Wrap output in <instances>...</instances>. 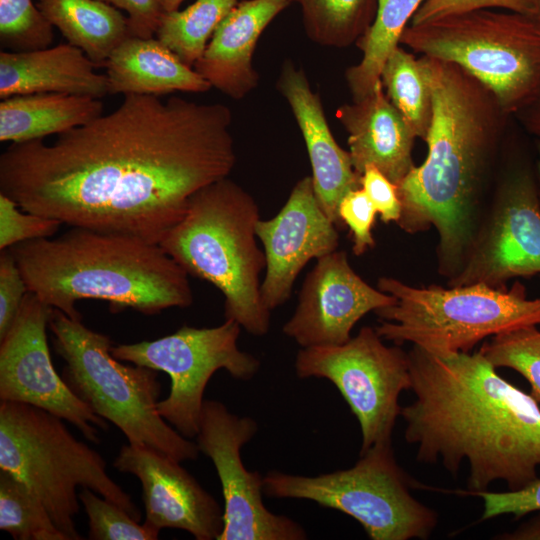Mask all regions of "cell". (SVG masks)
<instances>
[{"label":"cell","mask_w":540,"mask_h":540,"mask_svg":"<svg viewBox=\"0 0 540 540\" xmlns=\"http://www.w3.org/2000/svg\"><path fill=\"white\" fill-rule=\"evenodd\" d=\"M394 302V296L354 271L345 251L335 250L317 259L306 275L296 309L282 331L301 348L341 345L364 315Z\"/></svg>","instance_id":"16"},{"label":"cell","mask_w":540,"mask_h":540,"mask_svg":"<svg viewBox=\"0 0 540 540\" xmlns=\"http://www.w3.org/2000/svg\"><path fill=\"white\" fill-rule=\"evenodd\" d=\"M520 114L526 129L540 140V96Z\"/></svg>","instance_id":"42"},{"label":"cell","mask_w":540,"mask_h":540,"mask_svg":"<svg viewBox=\"0 0 540 540\" xmlns=\"http://www.w3.org/2000/svg\"><path fill=\"white\" fill-rule=\"evenodd\" d=\"M537 151H538V160H537V171L536 174V180H537V186H538V193L540 198V140L537 142Z\"/></svg>","instance_id":"44"},{"label":"cell","mask_w":540,"mask_h":540,"mask_svg":"<svg viewBox=\"0 0 540 540\" xmlns=\"http://www.w3.org/2000/svg\"><path fill=\"white\" fill-rule=\"evenodd\" d=\"M185 0H159L163 12L178 10Z\"/></svg>","instance_id":"43"},{"label":"cell","mask_w":540,"mask_h":540,"mask_svg":"<svg viewBox=\"0 0 540 540\" xmlns=\"http://www.w3.org/2000/svg\"><path fill=\"white\" fill-rule=\"evenodd\" d=\"M380 81L416 137L425 140L432 117V100L420 59L398 46L386 60Z\"/></svg>","instance_id":"29"},{"label":"cell","mask_w":540,"mask_h":540,"mask_svg":"<svg viewBox=\"0 0 540 540\" xmlns=\"http://www.w3.org/2000/svg\"><path fill=\"white\" fill-rule=\"evenodd\" d=\"M0 529L16 540H68L41 498L4 469H0Z\"/></svg>","instance_id":"30"},{"label":"cell","mask_w":540,"mask_h":540,"mask_svg":"<svg viewBox=\"0 0 540 540\" xmlns=\"http://www.w3.org/2000/svg\"><path fill=\"white\" fill-rule=\"evenodd\" d=\"M415 400L401 408L405 439L418 461L441 463L454 476L469 464L468 491L502 480L509 490L538 478L540 407L502 378L478 351L435 355L407 352Z\"/></svg>","instance_id":"2"},{"label":"cell","mask_w":540,"mask_h":540,"mask_svg":"<svg viewBox=\"0 0 540 540\" xmlns=\"http://www.w3.org/2000/svg\"><path fill=\"white\" fill-rule=\"evenodd\" d=\"M104 66L112 95L162 96L178 91L204 93L212 88L156 37H127Z\"/></svg>","instance_id":"23"},{"label":"cell","mask_w":540,"mask_h":540,"mask_svg":"<svg viewBox=\"0 0 540 540\" xmlns=\"http://www.w3.org/2000/svg\"><path fill=\"white\" fill-rule=\"evenodd\" d=\"M53 308L28 292L0 340V400L42 408L75 426L90 442H100L109 426L66 385L52 363L46 329Z\"/></svg>","instance_id":"15"},{"label":"cell","mask_w":540,"mask_h":540,"mask_svg":"<svg viewBox=\"0 0 540 540\" xmlns=\"http://www.w3.org/2000/svg\"><path fill=\"white\" fill-rule=\"evenodd\" d=\"M276 87L286 99L303 136L312 168L316 198L331 221L340 228L342 198L361 188L349 151L341 148L328 125L321 99L311 88L305 71L291 60L284 61Z\"/></svg>","instance_id":"19"},{"label":"cell","mask_w":540,"mask_h":540,"mask_svg":"<svg viewBox=\"0 0 540 540\" xmlns=\"http://www.w3.org/2000/svg\"><path fill=\"white\" fill-rule=\"evenodd\" d=\"M495 368H510L530 384V395L540 403V329L522 327L492 336L480 350Z\"/></svg>","instance_id":"31"},{"label":"cell","mask_w":540,"mask_h":540,"mask_svg":"<svg viewBox=\"0 0 540 540\" xmlns=\"http://www.w3.org/2000/svg\"><path fill=\"white\" fill-rule=\"evenodd\" d=\"M0 469L25 482L42 500L68 540H80L74 517L80 511L77 487L89 488L133 519L141 512L107 473L97 451L77 440L63 419L36 406L0 400Z\"/></svg>","instance_id":"7"},{"label":"cell","mask_w":540,"mask_h":540,"mask_svg":"<svg viewBox=\"0 0 540 540\" xmlns=\"http://www.w3.org/2000/svg\"><path fill=\"white\" fill-rule=\"evenodd\" d=\"M25 279L10 249L0 255V340L13 325L26 294Z\"/></svg>","instance_id":"38"},{"label":"cell","mask_w":540,"mask_h":540,"mask_svg":"<svg viewBox=\"0 0 540 540\" xmlns=\"http://www.w3.org/2000/svg\"><path fill=\"white\" fill-rule=\"evenodd\" d=\"M501 538L509 540H540V514Z\"/></svg>","instance_id":"41"},{"label":"cell","mask_w":540,"mask_h":540,"mask_svg":"<svg viewBox=\"0 0 540 540\" xmlns=\"http://www.w3.org/2000/svg\"><path fill=\"white\" fill-rule=\"evenodd\" d=\"M482 498L484 509L480 520L512 514L519 519L531 512H540V478L517 490L505 492L479 491L466 493Z\"/></svg>","instance_id":"37"},{"label":"cell","mask_w":540,"mask_h":540,"mask_svg":"<svg viewBox=\"0 0 540 540\" xmlns=\"http://www.w3.org/2000/svg\"><path fill=\"white\" fill-rule=\"evenodd\" d=\"M534 5H535V8H536V12H537V18L540 19V0H532Z\"/></svg>","instance_id":"45"},{"label":"cell","mask_w":540,"mask_h":540,"mask_svg":"<svg viewBox=\"0 0 540 540\" xmlns=\"http://www.w3.org/2000/svg\"><path fill=\"white\" fill-rule=\"evenodd\" d=\"M49 328L55 352L65 362L62 379L95 414L117 426L130 444L147 446L179 462L197 459V443L173 429L157 411L159 371L122 364L111 354L107 335L58 309L53 308Z\"/></svg>","instance_id":"6"},{"label":"cell","mask_w":540,"mask_h":540,"mask_svg":"<svg viewBox=\"0 0 540 540\" xmlns=\"http://www.w3.org/2000/svg\"><path fill=\"white\" fill-rule=\"evenodd\" d=\"M126 12L131 36H155L163 13L159 0H100Z\"/></svg>","instance_id":"40"},{"label":"cell","mask_w":540,"mask_h":540,"mask_svg":"<svg viewBox=\"0 0 540 540\" xmlns=\"http://www.w3.org/2000/svg\"><path fill=\"white\" fill-rule=\"evenodd\" d=\"M249 416L232 413L222 402L205 399L197 445L219 477L224 499V526L217 540H303L307 534L291 518L269 511L263 503V477L248 471L241 448L257 433Z\"/></svg>","instance_id":"13"},{"label":"cell","mask_w":540,"mask_h":540,"mask_svg":"<svg viewBox=\"0 0 540 540\" xmlns=\"http://www.w3.org/2000/svg\"><path fill=\"white\" fill-rule=\"evenodd\" d=\"M377 288L395 297L375 311L374 328L382 339L399 346L409 342L435 355L470 352L484 338L540 325V297L528 299L519 281L510 289L483 283L414 287L384 276Z\"/></svg>","instance_id":"8"},{"label":"cell","mask_w":540,"mask_h":540,"mask_svg":"<svg viewBox=\"0 0 540 540\" xmlns=\"http://www.w3.org/2000/svg\"><path fill=\"white\" fill-rule=\"evenodd\" d=\"M377 211L362 188L349 191L340 201L338 215L352 235V250L356 256L375 246L372 228Z\"/></svg>","instance_id":"35"},{"label":"cell","mask_w":540,"mask_h":540,"mask_svg":"<svg viewBox=\"0 0 540 540\" xmlns=\"http://www.w3.org/2000/svg\"><path fill=\"white\" fill-rule=\"evenodd\" d=\"M37 7L67 42L97 66L131 36L127 15L100 0H38Z\"/></svg>","instance_id":"25"},{"label":"cell","mask_w":540,"mask_h":540,"mask_svg":"<svg viewBox=\"0 0 540 540\" xmlns=\"http://www.w3.org/2000/svg\"><path fill=\"white\" fill-rule=\"evenodd\" d=\"M425 0H378L375 17L356 41L362 51L360 62L349 67L345 79L353 101L362 99L380 81L383 66L399 46L400 39L415 12Z\"/></svg>","instance_id":"26"},{"label":"cell","mask_w":540,"mask_h":540,"mask_svg":"<svg viewBox=\"0 0 540 540\" xmlns=\"http://www.w3.org/2000/svg\"><path fill=\"white\" fill-rule=\"evenodd\" d=\"M410 484L395 460L392 443H379L360 453L349 469L314 477L270 471L263 477V492L343 512L372 540L426 539L437 524V514L412 496Z\"/></svg>","instance_id":"10"},{"label":"cell","mask_w":540,"mask_h":540,"mask_svg":"<svg viewBox=\"0 0 540 540\" xmlns=\"http://www.w3.org/2000/svg\"><path fill=\"white\" fill-rule=\"evenodd\" d=\"M62 225L58 220L22 210L0 193V249L27 241L52 237Z\"/></svg>","instance_id":"34"},{"label":"cell","mask_w":540,"mask_h":540,"mask_svg":"<svg viewBox=\"0 0 540 540\" xmlns=\"http://www.w3.org/2000/svg\"><path fill=\"white\" fill-rule=\"evenodd\" d=\"M289 0H242L223 18L193 68L211 87L241 100L259 83L253 66L257 41Z\"/></svg>","instance_id":"20"},{"label":"cell","mask_w":540,"mask_h":540,"mask_svg":"<svg viewBox=\"0 0 540 540\" xmlns=\"http://www.w3.org/2000/svg\"><path fill=\"white\" fill-rule=\"evenodd\" d=\"M259 219L253 196L225 177L194 193L159 243L188 275L215 286L224 296L225 319L254 336L267 334L271 320L260 294L266 258L256 241Z\"/></svg>","instance_id":"5"},{"label":"cell","mask_w":540,"mask_h":540,"mask_svg":"<svg viewBox=\"0 0 540 540\" xmlns=\"http://www.w3.org/2000/svg\"><path fill=\"white\" fill-rule=\"evenodd\" d=\"M9 249L28 290L72 319L81 320L82 299L145 315L193 302L188 273L159 244L137 237L71 227Z\"/></svg>","instance_id":"4"},{"label":"cell","mask_w":540,"mask_h":540,"mask_svg":"<svg viewBox=\"0 0 540 540\" xmlns=\"http://www.w3.org/2000/svg\"><path fill=\"white\" fill-rule=\"evenodd\" d=\"M239 0H196L183 10L163 12L155 37L192 67L223 18Z\"/></svg>","instance_id":"27"},{"label":"cell","mask_w":540,"mask_h":540,"mask_svg":"<svg viewBox=\"0 0 540 540\" xmlns=\"http://www.w3.org/2000/svg\"><path fill=\"white\" fill-rule=\"evenodd\" d=\"M360 183L380 215V219L384 223H397L401 216L397 185L374 165H368L364 169Z\"/></svg>","instance_id":"39"},{"label":"cell","mask_w":540,"mask_h":540,"mask_svg":"<svg viewBox=\"0 0 540 540\" xmlns=\"http://www.w3.org/2000/svg\"><path fill=\"white\" fill-rule=\"evenodd\" d=\"M493 8L537 17L532 0H425L413 15L411 24L418 25L451 15Z\"/></svg>","instance_id":"36"},{"label":"cell","mask_w":540,"mask_h":540,"mask_svg":"<svg viewBox=\"0 0 540 540\" xmlns=\"http://www.w3.org/2000/svg\"><path fill=\"white\" fill-rule=\"evenodd\" d=\"M432 117L427 156L397 184L407 233L435 228L441 273L461 268L476 230L479 185L487 158L506 115L494 96L458 65L423 55Z\"/></svg>","instance_id":"3"},{"label":"cell","mask_w":540,"mask_h":540,"mask_svg":"<svg viewBox=\"0 0 540 540\" xmlns=\"http://www.w3.org/2000/svg\"><path fill=\"white\" fill-rule=\"evenodd\" d=\"M256 234L266 258L260 294L273 311L291 296L293 285L305 265L335 250L338 227L321 208L311 176L299 179L287 201L270 219H259Z\"/></svg>","instance_id":"17"},{"label":"cell","mask_w":540,"mask_h":540,"mask_svg":"<svg viewBox=\"0 0 540 540\" xmlns=\"http://www.w3.org/2000/svg\"><path fill=\"white\" fill-rule=\"evenodd\" d=\"M180 463L147 446L128 443L113 466L139 479L146 526L159 532L181 529L197 540H217L224 526L223 509Z\"/></svg>","instance_id":"18"},{"label":"cell","mask_w":540,"mask_h":540,"mask_svg":"<svg viewBox=\"0 0 540 540\" xmlns=\"http://www.w3.org/2000/svg\"><path fill=\"white\" fill-rule=\"evenodd\" d=\"M540 273V198L536 174L514 168L501 183L492 210L449 286L483 283L505 287Z\"/></svg>","instance_id":"14"},{"label":"cell","mask_w":540,"mask_h":540,"mask_svg":"<svg viewBox=\"0 0 540 540\" xmlns=\"http://www.w3.org/2000/svg\"><path fill=\"white\" fill-rule=\"evenodd\" d=\"M54 27L33 0H0V44L22 52L50 47Z\"/></svg>","instance_id":"32"},{"label":"cell","mask_w":540,"mask_h":540,"mask_svg":"<svg viewBox=\"0 0 540 540\" xmlns=\"http://www.w3.org/2000/svg\"><path fill=\"white\" fill-rule=\"evenodd\" d=\"M88 516L92 540H155L159 531L139 524L126 511L89 488L78 494Z\"/></svg>","instance_id":"33"},{"label":"cell","mask_w":540,"mask_h":540,"mask_svg":"<svg viewBox=\"0 0 540 540\" xmlns=\"http://www.w3.org/2000/svg\"><path fill=\"white\" fill-rule=\"evenodd\" d=\"M300 6L308 38L324 47L356 43L371 25L378 0H289Z\"/></svg>","instance_id":"28"},{"label":"cell","mask_w":540,"mask_h":540,"mask_svg":"<svg viewBox=\"0 0 540 540\" xmlns=\"http://www.w3.org/2000/svg\"><path fill=\"white\" fill-rule=\"evenodd\" d=\"M336 117L348 133L352 164L360 176L374 165L397 185L415 166L412 148L417 137L381 81L362 99L341 105Z\"/></svg>","instance_id":"21"},{"label":"cell","mask_w":540,"mask_h":540,"mask_svg":"<svg viewBox=\"0 0 540 540\" xmlns=\"http://www.w3.org/2000/svg\"><path fill=\"white\" fill-rule=\"evenodd\" d=\"M415 52L454 63L494 96L505 114L540 96V19L481 9L407 26L400 39Z\"/></svg>","instance_id":"9"},{"label":"cell","mask_w":540,"mask_h":540,"mask_svg":"<svg viewBox=\"0 0 540 540\" xmlns=\"http://www.w3.org/2000/svg\"><path fill=\"white\" fill-rule=\"evenodd\" d=\"M241 326L232 319L215 327L184 325L176 332L152 341L119 344L111 354L162 371L170 377L168 396L159 400L160 416L186 438L196 437L204 402L205 388L220 370L233 378L249 380L260 368V361L238 347Z\"/></svg>","instance_id":"11"},{"label":"cell","mask_w":540,"mask_h":540,"mask_svg":"<svg viewBox=\"0 0 540 540\" xmlns=\"http://www.w3.org/2000/svg\"><path fill=\"white\" fill-rule=\"evenodd\" d=\"M69 43L32 51L0 53V98L34 93H65L101 99L108 93L105 74Z\"/></svg>","instance_id":"22"},{"label":"cell","mask_w":540,"mask_h":540,"mask_svg":"<svg viewBox=\"0 0 540 540\" xmlns=\"http://www.w3.org/2000/svg\"><path fill=\"white\" fill-rule=\"evenodd\" d=\"M294 366L299 378H325L336 386L359 422L360 453L392 443L399 396L412 384L408 353L399 345H385L375 328L365 326L344 344L301 348Z\"/></svg>","instance_id":"12"},{"label":"cell","mask_w":540,"mask_h":540,"mask_svg":"<svg viewBox=\"0 0 540 540\" xmlns=\"http://www.w3.org/2000/svg\"><path fill=\"white\" fill-rule=\"evenodd\" d=\"M231 124L224 104L125 95L51 145L11 143L0 156V193L70 227L159 244L194 193L229 177Z\"/></svg>","instance_id":"1"},{"label":"cell","mask_w":540,"mask_h":540,"mask_svg":"<svg viewBox=\"0 0 540 540\" xmlns=\"http://www.w3.org/2000/svg\"><path fill=\"white\" fill-rule=\"evenodd\" d=\"M103 113L100 99L65 93L15 95L0 102V141L19 143L59 135Z\"/></svg>","instance_id":"24"}]
</instances>
